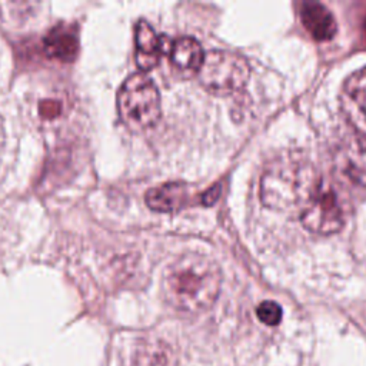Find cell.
I'll return each instance as SVG.
<instances>
[{"label": "cell", "mask_w": 366, "mask_h": 366, "mask_svg": "<svg viewBox=\"0 0 366 366\" xmlns=\"http://www.w3.org/2000/svg\"><path fill=\"white\" fill-rule=\"evenodd\" d=\"M220 287V267L199 253L182 254L163 274L164 299L176 310L189 315L207 310L216 302Z\"/></svg>", "instance_id": "cell-1"}, {"label": "cell", "mask_w": 366, "mask_h": 366, "mask_svg": "<svg viewBox=\"0 0 366 366\" xmlns=\"http://www.w3.org/2000/svg\"><path fill=\"white\" fill-rule=\"evenodd\" d=\"M164 37L159 36L149 21L140 19L134 27L136 43V63L143 71L152 70L157 66L164 51Z\"/></svg>", "instance_id": "cell-8"}, {"label": "cell", "mask_w": 366, "mask_h": 366, "mask_svg": "<svg viewBox=\"0 0 366 366\" xmlns=\"http://www.w3.org/2000/svg\"><path fill=\"white\" fill-rule=\"evenodd\" d=\"M256 316L262 323L267 326H276L282 320V307L274 300H263L256 307Z\"/></svg>", "instance_id": "cell-13"}, {"label": "cell", "mask_w": 366, "mask_h": 366, "mask_svg": "<svg viewBox=\"0 0 366 366\" xmlns=\"http://www.w3.org/2000/svg\"><path fill=\"white\" fill-rule=\"evenodd\" d=\"M204 57L200 43L189 36H182L170 46V61L183 73H197Z\"/></svg>", "instance_id": "cell-11"}, {"label": "cell", "mask_w": 366, "mask_h": 366, "mask_svg": "<svg viewBox=\"0 0 366 366\" xmlns=\"http://www.w3.org/2000/svg\"><path fill=\"white\" fill-rule=\"evenodd\" d=\"M300 20L305 29L317 41L330 40L337 31L335 16L325 4L317 1H306L302 4Z\"/></svg>", "instance_id": "cell-10"}, {"label": "cell", "mask_w": 366, "mask_h": 366, "mask_svg": "<svg viewBox=\"0 0 366 366\" xmlns=\"http://www.w3.org/2000/svg\"><path fill=\"white\" fill-rule=\"evenodd\" d=\"M323 182L316 166L299 154L273 159L260 177V200L279 212H302Z\"/></svg>", "instance_id": "cell-2"}, {"label": "cell", "mask_w": 366, "mask_h": 366, "mask_svg": "<svg viewBox=\"0 0 366 366\" xmlns=\"http://www.w3.org/2000/svg\"><path fill=\"white\" fill-rule=\"evenodd\" d=\"M302 224L316 234H333L345 223L343 207L337 193L329 184H322L315 197L300 212Z\"/></svg>", "instance_id": "cell-5"}, {"label": "cell", "mask_w": 366, "mask_h": 366, "mask_svg": "<svg viewBox=\"0 0 366 366\" xmlns=\"http://www.w3.org/2000/svg\"><path fill=\"white\" fill-rule=\"evenodd\" d=\"M342 106L357 133L366 136V67L353 71L342 89Z\"/></svg>", "instance_id": "cell-7"}, {"label": "cell", "mask_w": 366, "mask_h": 366, "mask_svg": "<svg viewBox=\"0 0 366 366\" xmlns=\"http://www.w3.org/2000/svg\"><path fill=\"white\" fill-rule=\"evenodd\" d=\"M4 142H6V132H4V122L0 116V156H1V152H3V147H4Z\"/></svg>", "instance_id": "cell-14"}, {"label": "cell", "mask_w": 366, "mask_h": 366, "mask_svg": "<svg viewBox=\"0 0 366 366\" xmlns=\"http://www.w3.org/2000/svg\"><path fill=\"white\" fill-rule=\"evenodd\" d=\"M117 112L132 130H146L157 123L162 113L160 93L154 81L137 71L130 74L117 92Z\"/></svg>", "instance_id": "cell-3"}, {"label": "cell", "mask_w": 366, "mask_h": 366, "mask_svg": "<svg viewBox=\"0 0 366 366\" xmlns=\"http://www.w3.org/2000/svg\"><path fill=\"white\" fill-rule=\"evenodd\" d=\"M363 27H365V33H366V19H365V26Z\"/></svg>", "instance_id": "cell-15"}, {"label": "cell", "mask_w": 366, "mask_h": 366, "mask_svg": "<svg viewBox=\"0 0 366 366\" xmlns=\"http://www.w3.org/2000/svg\"><path fill=\"white\" fill-rule=\"evenodd\" d=\"M197 74L202 86L210 93L232 94L246 86L250 67L242 54L214 49L204 53Z\"/></svg>", "instance_id": "cell-4"}, {"label": "cell", "mask_w": 366, "mask_h": 366, "mask_svg": "<svg viewBox=\"0 0 366 366\" xmlns=\"http://www.w3.org/2000/svg\"><path fill=\"white\" fill-rule=\"evenodd\" d=\"M44 50L53 59L70 61L79 51L77 36L66 26H54L44 37Z\"/></svg>", "instance_id": "cell-12"}, {"label": "cell", "mask_w": 366, "mask_h": 366, "mask_svg": "<svg viewBox=\"0 0 366 366\" xmlns=\"http://www.w3.org/2000/svg\"><path fill=\"white\" fill-rule=\"evenodd\" d=\"M144 200L146 204L154 212H177L184 207L190 200L189 186L183 182L163 183L160 186L149 189L146 192Z\"/></svg>", "instance_id": "cell-9"}, {"label": "cell", "mask_w": 366, "mask_h": 366, "mask_svg": "<svg viewBox=\"0 0 366 366\" xmlns=\"http://www.w3.org/2000/svg\"><path fill=\"white\" fill-rule=\"evenodd\" d=\"M333 164L345 180L366 189V136L356 133L343 139L335 150Z\"/></svg>", "instance_id": "cell-6"}]
</instances>
